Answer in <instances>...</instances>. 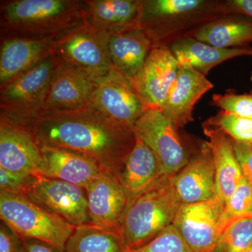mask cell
Masks as SVG:
<instances>
[{"instance_id": "1", "label": "cell", "mask_w": 252, "mask_h": 252, "mask_svg": "<svg viewBox=\"0 0 252 252\" xmlns=\"http://www.w3.org/2000/svg\"><path fill=\"white\" fill-rule=\"evenodd\" d=\"M39 147L67 149L119 175L135 144L133 129L113 122L90 105L43 113L22 124Z\"/></svg>"}, {"instance_id": "2", "label": "cell", "mask_w": 252, "mask_h": 252, "mask_svg": "<svg viewBox=\"0 0 252 252\" xmlns=\"http://www.w3.org/2000/svg\"><path fill=\"white\" fill-rule=\"evenodd\" d=\"M86 20V1L14 0L1 3L3 39L56 38Z\"/></svg>"}, {"instance_id": "3", "label": "cell", "mask_w": 252, "mask_h": 252, "mask_svg": "<svg viewBox=\"0 0 252 252\" xmlns=\"http://www.w3.org/2000/svg\"><path fill=\"white\" fill-rule=\"evenodd\" d=\"M225 15L220 0H143L140 25L154 47H170Z\"/></svg>"}, {"instance_id": "4", "label": "cell", "mask_w": 252, "mask_h": 252, "mask_svg": "<svg viewBox=\"0 0 252 252\" xmlns=\"http://www.w3.org/2000/svg\"><path fill=\"white\" fill-rule=\"evenodd\" d=\"M181 204L172 177L162 175L128 205L122 225L126 250L147 245L173 223Z\"/></svg>"}, {"instance_id": "5", "label": "cell", "mask_w": 252, "mask_h": 252, "mask_svg": "<svg viewBox=\"0 0 252 252\" xmlns=\"http://www.w3.org/2000/svg\"><path fill=\"white\" fill-rule=\"evenodd\" d=\"M0 218L20 238L41 240L63 251L75 228L26 197L3 191H0Z\"/></svg>"}, {"instance_id": "6", "label": "cell", "mask_w": 252, "mask_h": 252, "mask_svg": "<svg viewBox=\"0 0 252 252\" xmlns=\"http://www.w3.org/2000/svg\"><path fill=\"white\" fill-rule=\"evenodd\" d=\"M58 63L53 54L1 86L0 119L22 125L40 114Z\"/></svg>"}, {"instance_id": "7", "label": "cell", "mask_w": 252, "mask_h": 252, "mask_svg": "<svg viewBox=\"0 0 252 252\" xmlns=\"http://www.w3.org/2000/svg\"><path fill=\"white\" fill-rule=\"evenodd\" d=\"M54 54L97 83L115 70L106 49V31L87 20L54 38Z\"/></svg>"}, {"instance_id": "8", "label": "cell", "mask_w": 252, "mask_h": 252, "mask_svg": "<svg viewBox=\"0 0 252 252\" xmlns=\"http://www.w3.org/2000/svg\"><path fill=\"white\" fill-rule=\"evenodd\" d=\"M25 197L77 227L91 223L86 189L58 179L33 177Z\"/></svg>"}, {"instance_id": "9", "label": "cell", "mask_w": 252, "mask_h": 252, "mask_svg": "<svg viewBox=\"0 0 252 252\" xmlns=\"http://www.w3.org/2000/svg\"><path fill=\"white\" fill-rule=\"evenodd\" d=\"M178 129L160 111L147 110L133 126L135 137L149 146L160 162L162 175L173 177L187 165L188 154Z\"/></svg>"}, {"instance_id": "10", "label": "cell", "mask_w": 252, "mask_h": 252, "mask_svg": "<svg viewBox=\"0 0 252 252\" xmlns=\"http://www.w3.org/2000/svg\"><path fill=\"white\" fill-rule=\"evenodd\" d=\"M224 203L217 195L206 201L181 205L172 225L193 252H214L222 233Z\"/></svg>"}, {"instance_id": "11", "label": "cell", "mask_w": 252, "mask_h": 252, "mask_svg": "<svg viewBox=\"0 0 252 252\" xmlns=\"http://www.w3.org/2000/svg\"><path fill=\"white\" fill-rule=\"evenodd\" d=\"M179 69L170 47L152 49L140 72L130 81L146 111L161 110Z\"/></svg>"}, {"instance_id": "12", "label": "cell", "mask_w": 252, "mask_h": 252, "mask_svg": "<svg viewBox=\"0 0 252 252\" xmlns=\"http://www.w3.org/2000/svg\"><path fill=\"white\" fill-rule=\"evenodd\" d=\"M90 105L113 122L132 129L146 112L131 81L116 70L97 82Z\"/></svg>"}, {"instance_id": "13", "label": "cell", "mask_w": 252, "mask_h": 252, "mask_svg": "<svg viewBox=\"0 0 252 252\" xmlns=\"http://www.w3.org/2000/svg\"><path fill=\"white\" fill-rule=\"evenodd\" d=\"M91 224L122 234L128 200L119 175L104 172L86 189Z\"/></svg>"}, {"instance_id": "14", "label": "cell", "mask_w": 252, "mask_h": 252, "mask_svg": "<svg viewBox=\"0 0 252 252\" xmlns=\"http://www.w3.org/2000/svg\"><path fill=\"white\" fill-rule=\"evenodd\" d=\"M0 167L21 175L44 176L40 147L22 126L0 119Z\"/></svg>"}, {"instance_id": "15", "label": "cell", "mask_w": 252, "mask_h": 252, "mask_svg": "<svg viewBox=\"0 0 252 252\" xmlns=\"http://www.w3.org/2000/svg\"><path fill=\"white\" fill-rule=\"evenodd\" d=\"M176 196L181 205L206 201L216 196L213 158L207 141L180 172L172 177Z\"/></svg>"}, {"instance_id": "16", "label": "cell", "mask_w": 252, "mask_h": 252, "mask_svg": "<svg viewBox=\"0 0 252 252\" xmlns=\"http://www.w3.org/2000/svg\"><path fill=\"white\" fill-rule=\"evenodd\" d=\"M97 86V83L84 73L59 61L41 114L74 110L89 105Z\"/></svg>"}, {"instance_id": "17", "label": "cell", "mask_w": 252, "mask_h": 252, "mask_svg": "<svg viewBox=\"0 0 252 252\" xmlns=\"http://www.w3.org/2000/svg\"><path fill=\"white\" fill-rule=\"evenodd\" d=\"M213 88L203 74L190 68L180 67L160 112L177 129L182 128L193 122L195 104Z\"/></svg>"}, {"instance_id": "18", "label": "cell", "mask_w": 252, "mask_h": 252, "mask_svg": "<svg viewBox=\"0 0 252 252\" xmlns=\"http://www.w3.org/2000/svg\"><path fill=\"white\" fill-rule=\"evenodd\" d=\"M54 38L12 36L0 49V86L54 54Z\"/></svg>"}, {"instance_id": "19", "label": "cell", "mask_w": 252, "mask_h": 252, "mask_svg": "<svg viewBox=\"0 0 252 252\" xmlns=\"http://www.w3.org/2000/svg\"><path fill=\"white\" fill-rule=\"evenodd\" d=\"M154 45L142 28L106 31V49L117 72L131 81L140 72Z\"/></svg>"}, {"instance_id": "20", "label": "cell", "mask_w": 252, "mask_h": 252, "mask_svg": "<svg viewBox=\"0 0 252 252\" xmlns=\"http://www.w3.org/2000/svg\"><path fill=\"white\" fill-rule=\"evenodd\" d=\"M44 177L58 179L86 189L105 172L98 164L82 154L54 147H40Z\"/></svg>"}, {"instance_id": "21", "label": "cell", "mask_w": 252, "mask_h": 252, "mask_svg": "<svg viewBox=\"0 0 252 252\" xmlns=\"http://www.w3.org/2000/svg\"><path fill=\"white\" fill-rule=\"evenodd\" d=\"M180 67L190 68L207 77L214 67L235 58L252 57V46L221 49L192 36H186L170 46Z\"/></svg>"}, {"instance_id": "22", "label": "cell", "mask_w": 252, "mask_h": 252, "mask_svg": "<svg viewBox=\"0 0 252 252\" xmlns=\"http://www.w3.org/2000/svg\"><path fill=\"white\" fill-rule=\"evenodd\" d=\"M202 126L213 158L217 195L225 204L243 179V172L231 139L220 129Z\"/></svg>"}, {"instance_id": "23", "label": "cell", "mask_w": 252, "mask_h": 252, "mask_svg": "<svg viewBox=\"0 0 252 252\" xmlns=\"http://www.w3.org/2000/svg\"><path fill=\"white\" fill-rule=\"evenodd\" d=\"M162 175L157 156L143 141L136 137L135 145L119 174L128 205Z\"/></svg>"}, {"instance_id": "24", "label": "cell", "mask_w": 252, "mask_h": 252, "mask_svg": "<svg viewBox=\"0 0 252 252\" xmlns=\"http://www.w3.org/2000/svg\"><path fill=\"white\" fill-rule=\"evenodd\" d=\"M86 20L107 32L141 28L143 0L86 1Z\"/></svg>"}, {"instance_id": "25", "label": "cell", "mask_w": 252, "mask_h": 252, "mask_svg": "<svg viewBox=\"0 0 252 252\" xmlns=\"http://www.w3.org/2000/svg\"><path fill=\"white\" fill-rule=\"evenodd\" d=\"M190 36L221 49L245 47L252 42V19L241 15H225L204 25Z\"/></svg>"}, {"instance_id": "26", "label": "cell", "mask_w": 252, "mask_h": 252, "mask_svg": "<svg viewBox=\"0 0 252 252\" xmlns=\"http://www.w3.org/2000/svg\"><path fill=\"white\" fill-rule=\"evenodd\" d=\"M122 235L88 223L75 227L65 252H125Z\"/></svg>"}, {"instance_id": "27", "label": "cell", "mask_w": 252, "mask_h": 252, "mask_svg": "<svg viewBox=\"0 0 252 252\" xmlns=\"http://www.w3.org/2000/svg\"><path fill=\"white\" fill-rule=\"evenodd\" d=\"M245 219H252V189L243 177L224 204L220 220L222 233L232 223Z\"/></svg>"}, {"instance_id": "28", "label": "cell", "mask_w": 252, "mask_h": 252, "mask_svg": "<svg viewBox=\"0 0 252 252\" xmlns=\"http://www.w3.org/2000/svg\"><path fill=\"white\" fill-rule=\"evenodd\" d=\"M225 132L237 143L252 146V119L228 114L220 110L203 123Z\"/></svg>"}, {"instance_id": "29", "label": "cell", "mask_w": 252, "mask_h": 252, "mask_svg": "<svg viewBox=\"0 0 252 252\" xmlns=\"http://www.w3.org/2000/svg\"><path fill=\"white\" fill-rule=\"evenodd\" d=\"M252 248V219H245L223 230L214 252H248Z\"/></svg>"}, {"instance_id": "30", "label": "cell", "mask_w": 252, "mask_h": 252, "mask_svg": "<svg viewBox=\"0 0 252 252\" xmlns=\"http://www.w3.org/2000/svg\"><path fill=\"white\" fill-rule=\"evenodd\" d=\"M125 252H193L173 225L161 232L147 245Z\"/></svg>"}, {"instance_id": "31", "label": "cell", "mask_w": 252, "mask_h": 252, "mask_svg": "<svg viewBox=\"0 0 252 252\" xmlns=\"http://www.w3.org/2000/svg\"><path fill=\"white\" fill-rule=\"evenodd\" d=\"M210 104L228 114L252 119L251 92L248 94H237L233 91H228L225 94H215L212 96Z\"/></svg>"}, {"instance_id": "32", "label": "cell", "mask_w": 252, "mask_h": 252, "mask_svg": "<svg viewBox=\"0 0 252 252\" xmlns=\"http://www.w3.org/2000/svg\"><path fill=\"white\" fill-rule=\"evenodd\" d=\"M34 176L21 175L0 167V191L25 196Z\"/></svg>"}, {"instance_id": "33", "label": "cell", "mask_w": 252, "mask_h": 252, "mask_svg": "<svg viewBox=\"0 0 252 252\" xmlns=\"http://www.w3.org/2000/svg\"><path fill=\"white\" fill-rule=\"evenodd\" d=\"M232 142L244 178L252 189V146L237 143L233 140Z\"/></svg>"}, {"instance_id": "34", "label": "cell", "mask_w": 252, "mask_h": 252, "mask_svg": "<svg viewBox=\"0 0 252 252\" xmlns=\"http://www.w3.org/2000/svg\"><path fill=\"white\" fill-rule=\"evenodd\" d=\"M23 250L21 238L1 221L0 223V252H23Z\"/></svg>"}, {"instance_id": "35", "label": "cell", "mask_w": 252, "mask_h": 252, "mask_svg": "<svg viewBox=\"0 0 252 252\" xmlns=\"http://www.w3.org/2000/svg\"><path fill=\"white\" fill-rule=\"evenodd\" d=\"M224 9L226 15H241L252 19V0H226Z\"/></svg>"}, {"instance_id": "36", "label": "cell", "mask_w": 252, "mask_h": 252, "mask_svg": "<svg viewBox=\"0 0 252 252\" xmlns=\"http://www.w3.org/2000/svg\"><path fill=\"white\" fill-rule=\"evenodd\" d=\"M23 252H65L54 245L34 239H21Z\"/></svg>"}, {"instance_id": "37", "label": "cell", "mask_w": 252, "mask_h": 252, "mask_svg": "<svg viewBox=\"0 0 252 252\" xmlns=\"http://www.w3.org/2000/svg\"><path fill=\"white\" fill-rule=\"evenodd\" d=\"M250 81H251V83H252L251 93H252V71L251 72V76H250Z\"/></svg>"}, {"instance_id": "38", "label": "cell", "mask_w": 252, "mask_h": 252, "mask_svg": "<svg viewBox=\"0 0 252 252\" xmlns=\"http://www.w3.org/2000/svg\"><path fill=\"white\" fill-rule=\"evenodd\" d=\"M248 252H252V248Z\"/></svg>"}]
</instances>
